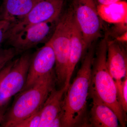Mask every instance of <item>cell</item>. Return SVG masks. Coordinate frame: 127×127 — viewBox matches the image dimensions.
Instances as JSON below:
<instances>
[{"instance_id": "obj_6", "label": "cell", "mask_w": 127, "mask_h": 127, "mask_svg": "<svg viewBox=\"0 0 127 127\" xmlns=\"http://www.w3.org/2000/svg\"><path fill=\"white\" fill-rule=\"evenodd\" d=\"M58 21L32 25L11 35L5 42L17 53L27 51L39 44H45L50 40Z\"/></svg>"}, {"instance_id": "obj_9", "label": "cell", "mask_w": 127, "mask_h": 127, "mask_svg": "<svg viewBox=\"0 0 127 127\" xmlns=\"http://www.w3.org/2000/svg\"><path fill=\"white\" fill-rule=\"evenodd\" d=\"M56 58L50 41L32 56L26 83L20 93L31 87L41 78L54 71Z\"/></svg>"}, {"instance_id": "obj_8", "label": "cell", "mask_w": 127, "mask_h": 127, "mask_svg": "<svg viewBox=\"0 0 127 127\" xmlns=\"http://www.w3.org/2000/svg\"><path fill=\"white\" fill-rule=\"evenodd\" d=\"M32 55L24 53L15 62L0 84V106L21 91L26 81Z\"/></svg>"}, {"instance_id": "obj_17", "label": "cell", "mask_w": 127, "mask_h": 127, "mask_svg": "<svg viewBox=\"0 0 127 127\" xmlns=\"http://www.w3.org/2000/svg\"><path fill=\"white\" fill-rule=\"evenodd\" d=\"M41 108L31 116L18 123L15 127H39L41 120Z\"/></svg>"}, {"instance_id": "obj_24", "label": "cell", "mask_w": 127, "mask_h": 127, "mask_svg": "<svg viewBox=\"0 0 127 127\" xmlns=\"http://www.w3.org/2000/svg\"><path fill=\"white\" fill-rule=\"evenodd\" d=\"M115 40L121 43H127V31L116 37Z\"/></svg>"}, {"instance_id": "obj_4", "label": "cell", "mask_w": 127, "mask_h": 127, "mask_svg": "<svg viewBox=\"0 0 127 127\" xmlns=\"http://www.w3.org/2000/svg\"><path fill=\"white\" fill-rule=\"evenodd\" d=\"M73 14L70 7L59 18L49 40L55 52L56 63L54 71L56 83L60 88L65 82L71 47V32Z\"/></svg>"}, {"instance_id": "obj_13", "label": "cell", "mask_w": 127, "mask_h": 127, "mask_svg": "<svg viewBox=\"0 0 127 127\" xmlns=\"http://www.w3.org/2000/svg\"><path fill=\"white\" fill-rule=\"evenodd\" d=\"M67 89L65 86L59 89L55 87L50 92L41 110V120L39 127H48L62 111L64 96Z\"/></svg>"}, {"instance_id": "obj_25", "label": "cell", "mask_w": 127, "mask_h": 127, "mask_svg": "<svg viewBox=\"0 0 127 127\" xmlns=\"http://www.w3.org/2000/svg\"><path fill=\"white\" fill-rule=\"evenodd\" d=\"M8 63L9 62H3L0 64V72Z\"/></svg>"}, {"instance_id": "obj_11", "label": "cell", "mask_w": 127, "mask_h": 127, "mask_svg": "<svg viewBox=\"0 0 127 127\" xmlns=\"http://www.w3.org/2000/svg\"><path fill=\"white\" fill-rule=\"evenodd\" d=\"M89 48L85 44L81 32L73 15L71 26L70 50L64 85L67 89L70 83L76 66Z\"/></svg>"}, {"instance_id": "obj_7", "label": "cell", "mask_w": 127, "mask_h": 127, "mask_svg": "<svg viewBox=\"0 0 127 127\" xmlns=\"http://www.w3.org/2000/svg\"><path fill=\"white\" fill-rule=\"evenodd\" d=\"M65 1V0H37L29 13L13 25L7 38L32 25L58 20Z\"/></svg>"}, {"instance_id": "obj_19", "label": "cell", "mask_w": 127, "mask_h": 127, "mask_svg": "<svg viewBox=\"0 0 127 127\" xmlns=\"http://www.w3.org/2000/svg\"><path fill=\"white\" fill-rule=\"evenodd\" d=\"M15 56L14 50L11 48L0 49V64L10 62Z\"/></svg>"}, {"instance_id": "obj_20", "label": "cell", "mask_w": 127, "mask_h": 127, "mask_svg": "<svg viewBox=\"0 0 127 127\" xmlns=\"http://www.w3.org/2000/svg\"><path fill=\"white\" fill-rule=\"evenodd\" d=\"M114 25L116 26L113 28V33L116 34V37L127 31V20Z\"/></svg>"}, {"instance_id": "obj_12", "label": "cell", "mask_w": 127, "mask_h": 127, "mask_svg": "<svg viewBox=\"0 0 127 127\" xmlns=\"http://www.w3.org/2000/svg\"><path fill=\"white\" fill-rule=\"evenodd\" d=\"M91 97L93 100L92 106L85 127H120L117 117L111 108L97 98Z\"/></svg>"}, {"instance_id": "obj_10", "label": "cell", "mask_w": 127, "mask_h": 127, "mask_svg": "<svg viewBox=\"0 0 127 127\" xmlns=\"http://www.w3.org/2000/svg\"><path fill=\"white\" fill-rule=\"evenodd\" d=\"M107 66L114 81L122 80L127 76V52L122 43L108 40Z\"/></svg>"}, {"instance_id": "obj_15", "label": "cell", "mask_w": 127, "mask_h": 127, "mask_svg": "<svg viewBox=\"0 0 127 127\" xmlns=\"http://www.w3.org/2000/svg\"><path fill=\"white\" fill-rule=\"evenodd\" d=\"M100 18L106 22L117 24L127 20V2L120 0L106 5H97Z\"/></svg>"}, {"instance_id": "obj_16", "label": "cell", "mask_w": 127, "mask_h": 127, "mask_svg": "<svg viewBox=\"0 0 127 127\" xmlns=\"http://www.w3.org/2000/svg\"><path fill=\"white\" fill-rule=\"evenodd\" d=\"M119 102L125 112H127V76L123 79L115 81Z\"/></svg>"}, {"instance_id": "obj_14", "label": "cell", "mask_w": 127, "mask_h": 127, "mask_svg": "<svg viewBox=\"0 0 127 127\" xmlns=\"http://www.w3.org/2000/svg\"><path fill=\"white\" fill-rule=\"evenodd\" d=\"M37 0H5L0 10V20L16 23L26 15Z\"/></svg>"}, {"instance_id": "obj_2", "label": "cell", "mask_w": 127, "mask_h": 127, "mask_svg": "<svg viewBox=\"0 0 127 127\" xmlns=\"http://www.w3.org/2000/svg\"><path fill=\"white\" fill-rule=\"evenodd\" d=\"M108 35L106 34L95 49L92 66L89 95L100 99L113 110L120 127H125L127 113L123 110L117 96L116 83L107 66Z\"/></svg>"}, {"instance_id": "obj_18", "label": "cell", "mask_w": 127, "mask_h": 127, "mask_svg": "<svg viewBox=\"0 0 127 127\" xmlns=\"http://www.w3.org/2000/svg\"><path fill=\"white\" fill-rule=\"evenodd\" d=\"M15 22L5 20H0V46L5 42L11 28Z\"/></svg>"}, {"instance_id": "obj_5", "label": "cell", "mask_w": 127, "mask_h": 127, "mask_svg": "<svg viewBox=\"0 0 127 127\" xmlns=\"http://www.w3.org/2000/svg\"><path fill=\"white\" fill-rule=\"evenodd\" d=\"M96 0H73L71 8L89 48L100 36L101 23Z\"/></svg>"}, {"instance_id": "obj_3", "label": "cell", "mask_w": 127, "mask_h": 127, "mask_svg": "<svg viewBox=\"0 0 127 127\" xmlns=\"http://www.w3.org/2000/svg\"><path fill=\"white\" fill-rule=\"evenodd\" d=\"M56 83L53 71L20 93L15 102L6 111L1 127H15L18 123L40 110Z\"/></svg>"}, {"instance_id": "obj_23", "label": "cell", "mask_w": 127, "mask_h": 127, "mask_svg": "<svg viewBox=\"0 0 127 127\" xmlns=\"http://www.w3.org/2000/svg\"><path fill=\"white\" fill-rule=\"evenodd\" d=\"M7 102L0 106V127H1L6 112L7 111Z\"/></svg>"}, {"instance_id": "obj_22", "label": "cell", "mask_w": 127, "mask_h": 127, "mask_svg": "<svg viewBox=\"0 0 127 127\" xmlns=\"http://www.w3.org/2000/svg\"><path fill=\"white\" fill-rule=\"evenodd\" d=\"M15 61H12V60L8 63L2 69V70L0 72V84L2 81V79L4 77L5 75L10 71L12 67L13 66L14 63Z\"/></svg>"}, {"instance_id": "obj_21", "label": "cell", "mask_w": 127, "mask_h": 127, "mask_svg": "<svg viewBox=\"0 0 127 127\" xmlns=\"http://www.w3.org/2000/svg\"><path fill=\"white\" fill-rule=\"evenodd\" d=\"M63 114L62 111L53 120L48 127H62Z\"/></svg>"}, {"instance_id": "obj_1", "label": "cell", "mask_w": 127, "mask_h": 127, "mask_svg": "<svg viewBox=\"0 0 127 127\" xmlns=\"http://www.w3.org/2000/svg\"><path fill=\"white\" fill-rule=\"evenodd\" d=\"M95 49L93 43L87 50L76 77L65 93L62 109V127H85Z\"/></svg>"}]
</instances>
